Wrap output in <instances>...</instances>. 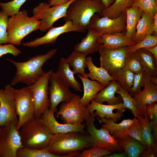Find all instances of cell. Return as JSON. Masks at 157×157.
Listing matches in <instances>:
<instances>
[{
	"label": "cell",
	"mask_w": 157,
	"mask_h": 157,
	"mask_svg": "<svg viewBox=\"0 0 157 157\" xmlns=\"http://www.w3.org/2000/svg\"><path fill=\"white\" fill-rule=\"evenodd\" d=\"M92 147V138L85 131L53 134L47 149L51 153L61 156Z\"/></svg>",
	"instance_id": "1"
},
{
	"label": "cell",
	"mask_w": 157,
	"mask_h": 157,
	"mask_svg": "<svg viewBox=\"0 0 157 157\" xmlns=\"http://www.w3.org/2000/svg\"><path fill=\"white\" fill-rule=\"evenodd\" d=\"M57 50L56 48L53 49L45 54L35 56L24 62H16L7 58L16 69L10 84L14 85L22 83L30 86L35 83L46 72L42 69V65L55 55Z\"/></svg>",
	"instance_id": "2"
},
{
	"label": "cell",
	"mask_w": 157,
	"mask_h": 157,
	"mask_svg": "<svg viewBox=\"0 0 157 157\" xmlns=\"http://www.w3.org/2000/svg\"><path fill=\"white\" fill-rule=\"evenodd\" d=\"M20 129L19 134L22 144L24 147L28 148H47L53 135L40 122V117H34Z\"/></svg>",
	"instance_id": "3"
},
{
	"label": "cell",
	"mask_w": 157,
	"mask_h": 157,
	"mask_svg": "<svg viewBox=\"0 0 157 157\" xmlns=\"http://www.w3.org/2000/svg\"><path fill=\"white\" fill-rule=\"evenodd\" d=\"M40 21L33 16H28L26 10L8 18L7 32L8 43L19 46L26 36L33 31L39 29Z\"/></svg>",
	"instance_id": "4"
},
{
	"label": "cell",
	"mask_w": 157,
	"mask_h": 157,
	"mask_svg": "<svg viewBox=\"0 0 157 157\" xmlns=\"http://www.w3.org/2000/svg\"><path fill=\"white\" fill-rule=\"evenodd\" d=\"M105 8L101 0H75L67 8L64 20L71 21L85 29L93 15L98 13L101 16Z\"/></svg>",
	"instance_id": "5"
},
{
	"label": "cell",
	"mask_w": 157,
	"mask_h": 157,
	"mask_svg": "<svg viewBox=\"0 0 157 157\" xmlns=\"http://www.w3.org/2000/svg\"><path fill=\"white\" fill-rule=\"evenodd\" d=\"M75 0H70L63 4L50 7L48 3L41 2L34 8L33 16L40 20L39 30L45 32L52 26L53 23L58 19L65 17L67 10L70 4Z\"/></svg>",
	"instance_id": "6"
},
{
	"label": "cell",
	"mask_w": 157,
	"mask_h": 157,
	"mask_svg": "<svg viewBox=\"0 0 157 157\" xmlns=\"http://www.w3.org/2000/svg\"><path fill=\"white\" fill-rule=\"evenodd\" d=\"M13 94L15 111L19 117L17 128L19 131L24 124L35 117L33 97L28 86L14 89Z\"/></svg>",
	"instance_id": "7"
},
{
	"label": "cell",
	"mask_w": 157,
	"mask_h": 157,
	"mask_svg": "<svg viewBox=\"0 0 157 157\" xmlns=\"http://www.w3.org/2000/svg\"><path fill=\"white\" fill-rule=\"evenodd\" d=\"M126 14L122 13L113 19L101 17L96 13L91 17L85 29H90L98 34H112L126 31Z\"/></svg>",
	"instance_id": "8"
},
{
	"label": "cell",
	"mask_w": 157,
	"mask_h": 157,
	"mask_svg": "<svg viewBox=\"0 0 157 157\" xmlns=\"http://www.w3.org/2000/svg\"><path fill=\"white\" fill-rule=\"evenodd\" d=\"M94 117L90 114L85 120L86 131L92 138L93 147H101L113 152L123 151V149L107 129L102 127L100 129L96 127L94 123Z\"/></svg>",
	"instance_id": "9"
},
{
	"label": "cell",
	"mask_w": 157,
	"mask_h": 157,
	"mask_svg": "<svg viewBox=\"0 0 157 157\" xmlns=\"http://www.w3.org/2000/svg\"><path fill=\"white\" fill-rule=\"evenodd\" d=\"M81 98L80 95L75 94L70 101L63 102L56 113L57 117L60 115L61 120L65 124H81L90 114L87 107L80 104Z\"/></svg>",
	"instance_id": "10"
},
{
	"label": "cell",
	"mask_w": 157,
	"mask_h": 157,
	"mask_svg": "<svg viewBox=\"0 0 157 157\" xmlns=\"http://www.w3.org/2000/svg\"><path fill=\"white\" fill-rule=\"evenodd\" d=\"M17 125L10 122L2 127L0 137V157H17V152L24 147Z\"/></svg>",
	"instance_id": "11"
},
{
	"label": "cell",
	"mask_w": 157,
	"mask_h": 157,
	"mask_svg": "<svg viewBox=\"0 0 157 157\" xmlns=\"http://www.w3.org/2000/svg\"><path fill=\"white\" fill-rule=\"evenodd\" d=\"M52 69L46 72L36 82L28 86L32 93L35 117H40L49 108V82Z\"/></svg>",
	"instance_id": "12"
},
{
	"label": "cell",
	"mask_w": 157,
	"mask_h": 157,
	"mask_svg": "<svg viewBox=\"0 0 157 157\" xmlns=\"http://www.w3.org/2000/svg\"><path fill=\"white\" fill-rule=\"evenodd\" d=\"M49 81L50 86L49 88V108L54 113L57 111V106L60 103L70 101L75 94L72 93L69 87L65 84L51 72Z\"/></svg>",
	"instance_id": "13"
},
{
	"label": "cell",
	"mask_w": 157,
	"mask_h": 157,
	"mask_svg": "<svg viewBox=\"0 0 157 157\" xmlns=\"http://www.w3.org/2000/svg\"><path fill=\"white\" fill-rule=\"evenodd\" d=\"M10 84L0 88V126L3 127L11 122L17 125L18 121L15 106L13 91Z\"/></svg>",
	"instance_id": "14"
},
{
	"label": "cell",
	"mask_w": 157,
	"mask_h": 157,
	"mask_svg": "<svg viewBox=\"0 0 157 157\" xmlns=\"http://www.w3.org/2000/svg\"><path fill=\"white\" fill-rule=\"evenodd\" d=\"M85 29L80 26L74 24L71 21H65V24L62 26L50 28L43 36L36 38L31 41L23 43L22 44L24 46L30 47H35L45 44H52L62 34L72 31L84 32Z\"/></svg>",
	"instance_id": "15"
},
{
	"label": "cell",
	"mask_w": 157,
	"mask_h": 157,
	"mask_svg": "<svg viewBox=\"0 0 157 157\" xmlns=\"http://www.w3.org/2000/svg\"><path fill=\"white\" fill-rule=\"evenodd\" d=\"M126 47H122L114 49L101 48L99 51L100 66L110 75L118 69L124 68Z\"/></svg>",
	"instance_id": "16"
},
{
	"label": "cell",
	"mask_w": 157,
	"mask_h": 157,
	"mask_svg": "<svg viewBox=\"0 0 157 157\" xmlns=\"http://www.w3.org/2000/svg\"><path fill=\"white\" fill-rule=\"evenodd\" d=\"M86 106L90 114L101 118H111L117 122L121 119L123 113L126 111V108L123 103L114 105H106L100 104L92 99Z\"/></svg>",
	"instance_id": "17"
},
{
	"label": "cell",
	"mask_w": 157,
	"mask_h": 157,
	"mask_svg": "<svg viewBox=\"0 0 157 157\" xmlns=\"http://www.w3.org/2000/svg\"><path fill=\"white\" fill-rule=\"evenodd\" d=\"M54 113L48 108L40 117V122L46 125L53 134L74 131H84L85 125L81 124H61L56 120Z\"/></svg>",
	"instance_id": "18"
},
{
	"label": "cell",
	"mask_w": 157,
	"mask_h": 157,
	"mask_svg": "<svg viewBox=\"0 0 157 157\" xmlns=\"http://www.w3.org/2000/svg\"><path fill=\"white\" fill-rule=\"evenodd\" d=\"M144 88L140 92L133 96L136 102L137 109L143 116L145 114L144 106L157 102V85L149 80Z\"/></svg>",
	"instance_id": "19"
},
{
	"label": "cell",
	"mask_w": 157,
	"mask_h": 157,
	"mask_svg": "<svg viewBox=\"0 0 157 157\" xmlns=\"http://www.w3.org/2000/svg\"><path fill=\"white\" fill-rule=\"evenodd\" d=\"M136 117L134 118L124 119L119 123H117L111 118L106 117L100 118V122L104 124L102 127L107 129L110 134L115 138H124L128 135V130L130 126L136 121Z\"/></svg>",
	"instance_id": "20"
},
{
	"label": "cell",
	"mask_w": 157,
	"mask_h": 157,
	"mask_svg": "<svg viewBox=\"0 0 157 157\" xmlns=\"http://www.w3.org/2000/svg\"><path fill=\"white\" fill-rule=\"evenodd\" d=\"M136 52L142 69L151 78V81L157 85V60L154 55L143 48Z\"/></svg>",
	"instance_id": "21"
},
{
	"label": "cell",
	"mask_w": 157,
	"mask_h": 157,
	"mask_svg": "<svg viewBox=\"0 0 157 157\" xmlns=\"http://www.w3.org/2000/svg\"><path fill=\"white\" fill-rule=\"evenodd\" d=\"M85 37L74 47L76 51L86 53L88 54L99 51L102 48L100 36L92 30L88 29Z\"/></svg>",
	"instance_id": "22"
},
{
	"label": "cell",
	"mask_w": 157,
	"mask_h": 157,
	"mask_svg": "<svg viewBox=\"0 0 157 157\" xmlns=\"http://www.w3.org/2000/svg\"><path fill=\"white\" fill-rule=\"evenodd\" d=\"M125 33V31L110 34H99L102 44V48L114 49L135 44L132 40L126 36Z\"/></svg>",
	"instance_id": "23"
},
{
	"label": "cell",
	"mask_w": 157,
	"mask_h": 157,
	"mask_svg": "<svg viewBox=\"0 0 157 157\" xmlns=\"http://www.w3.org/2000/svg\"><path fill=\"white\" fill-rule=\"evenodd\" d=\"M58 78L65 84L74 89L76 91L82 92L80 83L74 77V74L64 58L60 61L57 71L54 73Z\"/></svg>",
	"instance_id": "24"
},
{
	"label": "cell",
	"mask_w": 157,
	"mask_h": 157,
	"mask_svg": "<svg viewBox=\"0 0 157 157\" xmlns=\"http://www.w3.org/2000/svg\"><path fill=\"white\" fill-rule=\"evenodd\" d=\"M120 86L115 79L111 81L109 85L101 90L94 96L93 99L96 102L102 104L107 102L108 105H114L122 103V99L119 95L115 97V94Z\"/></svg>",
	"instance_id": "25"
},
{
	"label": "cell",
	"mask_w": 157,
	"mask_h": 157,
	"mask_svg": "<svg viewBox=\"0 0 157 157\" xmlns=\"http://www.w3.org/2000/svg\"><path fill=\"white\" fill-rule=\"evenodd\" d=\"M85 62L89 73H86L87 78L96 80L105 87L108 85L110 82L115 79L101 67H98L93 63L91 57H87Z\"/></svg>",
	"instance_id": "26"
},
{
	"label": "cell",
	"mask_w": 157,
	"mask_h": 157,
	"mask_svg": "<svg viewBox=\"0 0 157 157\" xmlns=\"http://www.w3.org/2000/svg\"><path fill=\"white\" fill-rule=\"evenodd\" d=\"M77 76L81 80L83 85L84 93L80 102L82 105L87 106L95 95L105 87L98 82L90 80L83 77L80 74Z\"/></svg>",
	"instance_id": "27"
},
{
	"label": "cell",
	"mask_w": 157,
	"mask_h": 157,
	"mask_svg": "<svg viewBox=\"0 0 157 157\" xmlns=\"http://www.w3.org/2000/svg\"><path fill=\"white\" fill-rule=\"evenodd\" d=\"M154 19L153 16L143 11L141 17L137 24L133 42L137 44L147 35H153Z\"/></svg>",
	"instance_id": "28"
},
{
	"label": "cell",
	"mask_w": 157,
	"mask_h": 157,
	"mask_svg": "<svg viewBox=\"0 0 157 157\" xmlns=\"http://www.w3.org/2000/svg\"><path fill=\"white\" fill-rule=\"evenodd\" d=\"M115 139L129 157H138L147 148L139 141L129 135L124 138Z\"/></svg>",
	"instance_id": "29"
},
{
	"label": "cell",
	"mask_w": 157,
	"mask_h": 157,
	"mask_svg": "<svg viewBox=\"0 0 157 157\" xmlns=\"http://www.w3.org/2000/svg\"><path fill=\"white\" fill-rule=\"evenodd\" d=\"M143 11L139 7L132 6L126 11V23L125 35L132 40L136 32V26L142 16Z\"/></svg>",
	"instance_id": "30"
},
{
	"label": "cell",
	"mask_w": 157,
	"mask_h": 157,
	"mask_svg": "<svg viewBox=\"0 0 157 157\" xmlns=\"http://www.w3.org/2000/svg\"><path fill=\"white\" fill-rule=\"evenodd\" d=\"M88 55L86 53L74 50L66 59L69 66L72 67L74 74L79 73L83 77L87 78L85 69L87 67L85 60Z\"/></svg>",
	"instance_id": "31"
},
{
	"label": "cell",
	"mask_w": 157,
	"mask_h": 157,
	"mask_svg": "<svg viewBox=\"0 0 157 157\" xmlns=\"http://www.w3.org/2000/svg\"><path fill=\"white\" fill-rule=\"evenodd\" d=\"M133 0H115L110 6L104 9L101 12V17L113 19L125 12L127 9L132 6Z\"/></svg>",
	"instance_id": "32"
},
{
	"label": "cell",
	"mask_w": 157,
	"mask_h": 157,
	"mask_svg": "<svg viewBox=\"0 0 157 157\" xmlns=\"http://www.w3.org/2000/svg\"><path fill=\"white\" fill-rule=\"evenodd\" d=\"M76 152L64 155L53 154L47 148L43 149H31L24 147L19 149L17 152V157H74Z\"/></svg>",
	"instance_id": "33"
},
{
	"label": "cell",
	"mask_w": 157,
	"mask_h": 157,
	"mask_svg": "<svg viewBox=\"0 0 157 157\" xmlns=\"http://www.w3.org/2000/svg\"><path fill=\"white\" fill-rule=\"evenodd\" d=\"M141 121L142 128V134L147 149L157 151V141L154 139L151 130V123L145 113L144 116L136 115Z\"/></svg>",
	"instance_id": "34"
},
{
	"label": "cell",
	"mask_w": 157,
	"mask_h": 157,
	"mask_svg": "<svg viewBox=\"0 0 157 157\" xmlns=\"http://www.w3.org/2000/svg\"><path fill=\"white\" fill-rule=\"evenodd\" d=\"M134 73L124 68L118 69L110 74L120 86L129 92L132 86Z\"/></svg>",
	"instance_id": "35"
},
{
	"label": "cell",
	"mask_w": 157,
	"mask_h": 157,
	"mask_svg": "<svg viewBox=\"0 0 157 157\" xmlns=\"http://www.w3.org/2000/svg\"><path fill=\"white\" fill-rule=\"evenodd\" d=\"M151 78L143 69L140 72L134 74L133 85L129 92L130 94L133 96L141 91V88L144 87Z\"/></svg>",
	"instance_id": "36"
},
{
	"label": "cell",
	"mask_w": 157,
	"mask_h": 157,
	"mask_svg": "<svg viewBox=\"0 0 157 157\" xmlns=\"http://www.w3.org/2000/svg\"><path fill=\"white\" fill-rule=\"evenodd\" d=\"M145 113L150 121L152 135L155 140H157V104L154 102L146 104L144 107Z\"/></svg>",
	"instance_id": "37"
},
{
	"label": "cell",
	"mask_w": 157,
	"mask_h": 157,
	"mask_svg": "<svg viewBox=\"0 0 157 157\" xmlns=\"http://www.w3.org/2000/svg\"><path fill=\"white\" fill-rule=\"evenodd\" d=\"M116 93L121 96L123 101V103L126 108L130 109L135 117L136 115H141L137 109L135 99L130 94L128 91L120 86L118 88Z\"/></svg>",
	"instance_id": "38"
},
{
	"label": "cell",
	"mask_w": 157,
	"mask_h": 157,
	"mask_svg": "<svg viewBox=\"0 0 157 157\" xmlns=\"http://www.w3.org/2000/svg\"><path fill=\"white\" fill-rule=\"evenodd\" d=\"M124 68L134 74H138L143 69L136 52H126Z\"/></svg>",
	"instance_id": "39"
},
{
	"label": "cell",
	"mask_w": 157,
	"mask_h": 157,
	"mask_svg": "<svg viewBox=\"0 0 157 157\" xmlns=\"http://www.w3.org/2000/svg\"><path fill=\"white\" fill-rule=\"evenodd\" d=\"M157 44V36L153 35H147L141 41L135 44L126 47V52H136L140 49L152 47Z\"/></svg>",
	"instance_id": "40"
},
{
	"label": "cell",
	"mask_w": 157,
	"mask_h": 157,
	"mask_svg": "<svg viewBox=\"0 0 157 157\" xmlns=\"http://www.w3.org/2000/svg\"><path fill=\"white\" fill-rule=\"evenodd\" d=\"M132 6L139 7L152 16L157 13V0H133Z\"/></svg>",
	"instance_id": "41"
},
{
	"label": "cell",
	"mask_w": 157,
	"mask_h": 157,
	"mask_svg": "<svg viewBox=\"0 0 157 157\" xmlns=\"http://www.w3.org/2000/svg\"><path fill=\"white\" fill-rule=\"evenodd\" d=\"M27 0H13L6 3L0 2V6L8 16H11L19 12V9Z\"/></svg>",
	"instance_id": "42"
},
{
	"label": "cell",
	"mask_w": 157,
	"mask_h": 157,
	"mask_svg": "<svg viewBox=\"0 0 157 157\" xmlns=\"http://www.w3.org/2000/svg\"><path fill=\"white\" fill-rule=\"evenodd\" d=\"M86 149L81 153L76 154L74 157H100L111 154L113 151L98 147Z\"/></svg>",
	"instance_id": "43"
},
{
	"label": "cell",
	"mask_w": 157,
	"mask_h": 157,
	"mask_svg": "<svg viewBox=\"0 0 157 157\" xmlns=\"http://www.w3.org/2000/svg\"><path fill=\"white\" fill-rule=\"evenodd\" d=\"M128 134L139 141L145 147L147 148V146L143 136L142 123L138 118H137L135 122L129 128Z\"/></svg>",
	"instance_id": "44"
},
{
	"label": "cell",
	"mask_w": 157,
	"mask_h": 157,
	"mask_svg": "<svg viewBox=\"0 0 157 157\" xmlns=\"http://www.w3.org/2000/svg\"><path fill=\"white\" fill-rule=\"evenodd\" d=\"M8 17L2 10L0 11V44L8 43L7 28Z\"/></svg>",
	"instance_id": "45"
},
{
	"label": "cell",
	"mask_w": 157,
	"mask_h": 157,
	"mask_svg": "<svg viewBox=\"0 0 157 157\" xmlns=\"http://www.w3.org/2000/svg\"><path fill=\"white\" fill-rule=\"evenodd\" d=\"M7 53H10L14 56H18L22 53L21 50L15 45L11 44L2 45L0 44V57Z\"/></svg>",
	"instance_id": "46"
},
{
	"label": "cell",
	"mask_w": 157,
	"mask_h": 157,
	"mask_svg": "<svg viewBox=\"0 0 157 157\" xmlns=\"http://www.w3.org/2000/svg\"><path fill=\"white\" fill-rule=\"evenodd\" d=\"M157 151L154 150L145 149L140 156L142 157H155L157 154Z\"/></svg>",
	"instance_id": "47"
},
{
	"label": "cell",
	"mask_w": 157,
	"mask_h": 157,
	"mask_svg": "<svg viewBox=\"0 0 157 157\" xmlns=\"http://www.w3.org/2000/svg\"><path fill=\"white\" fill-rule=\"evenodd\" d=\"M70 0H51L48 1V4L50 6L66 3Z\"/></svg>",
	"instance_id": "48"
},
{
	"label": "cell",
	"mask_w": 157,
	"mask_h": 157,
	"mask_svg": "<svg viewBox=\"0 0 157 157\" xmlns=\"http://www.w3.org/2000/svg\"><path fill=\"white\" fill-rule=\"evenodd\" d=\"M153 54L157 60V44L154 47L143 48Z\"/></svg>",
	"instance_id": "49"
},
{
	"label": "cell",
	"mask_w": 157,
	"mask_h": 157,
	"mask_svg": "<svg viewBox=\"0 0 157 157\" xmlns=\"http://www.w3.org/2000/svg\"><path fill=\"white\" fill-rule=\"evenodd\" d=\"M127 155L124 151L120 153H114L113 154L106 155L103 156V157H126Z\"/></svg>",
	"instance_id": "50"
},
{
	"label": "cell",
	"mask_w": 157,
	"mask_h": 157,
	"mask_svg": "<svg viewBox=\"0 0 157 157\" xmlns=\"http://www.w3.org/2000/svg\"><path fill=\"white\" fill-rule=\"evenodd\" d=\"M153 17L154 22L153 26V35L157 36V13L155 14Z\"/></svg>",
	"instance_id": "51"
},
{
	"label": "cell",
	"mask_w": 157,
	"mask_h": 157,
	"mask_svg": "<svg viewBox=\"0 0 157 157\" xmlns=\"http://www.w3.org/2000/svg\"><path fill=\"white\" fill-rule=\"evenodd\" d=\"M104 4L105 8H107L111 5L115 0H101Z\"/></svg>",
	"instance_id": "52"
},
{
	"label": "cell",
	"mask_w": 157,
	"mask_h": 157,
	"mask_svg": "<svg viewBox=\"0 0 157 157\" xmlns=\"http://www.w3.org/2000/svg\"><path fill=\"white\" fill-rule=\"evenodd\" d=\"M2 130V127L1 126H0V137L1 135V131Z\"/></svg>",
	"instance_id": "53"
},
{
	"label": "cell",
	"mask_w": 157,
	"mask_h": 157,
	"mask_svg": "<svg viewBox=\"0 0 157 157\" xmlns=\"http://www.w3.org/2000/svg\"><path fill=\"white\" fill-rule=\"evenodd\" d=\"M51 0H48V1H51Z\"/></svg>",
	"instance_id": "54"
},
{
	"label": "cell",
	"mask_w": 157,
	"mask_h": 157,
	"mask_svg": "<svg viewBox=\"0 0 157 157\" xmlns=\"http://www.w3.org/2000/svg\"></svg>",
	"instance_id": "55"
}]
</instances>
